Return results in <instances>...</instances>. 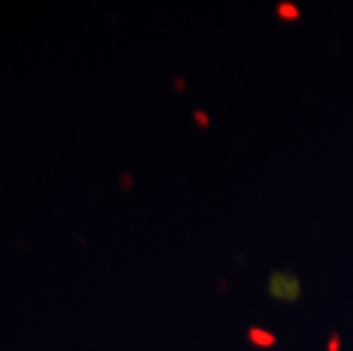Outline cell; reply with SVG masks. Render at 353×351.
Instances as JSON below:
<instances>
[{
  "mask_svg": "<svg viewBox=\"0 0 353 351\" xmlns=\"http://www.w3.org/2000/svg\"><path fill=\"white\" fill-rule=\"evenodd\" d=\"M328 351H340V338H337V335H333V340H330Z\"/></svg>",
  "mask_w": 353,
  "mask_h": 351,
  "instance_id": "277c9868",
  "label": "cell"
},
{
  "mask_svg": "<svg viewBox=\"0 0 353 351\" xmlns=\"http://www.w3.org/2000/svg\"><path fill=\"white\" fill-rule=\"evenodd\" d=\"M246 338H249V342H253L255 347H262V349H269L276 345V335L265 331V328H255L251 326L249 331H246Z\"/></svg>",
  "mask_w": 353,
  "mask_h": 351,
  "instance_id": "7a4b0ae2",
  "label": "cell"
},
{
  "mask_svg": "<svg viewBox=\"0 0 353 351\" xmlns=\"http://www.w3.org/2000/svg\"><path fill=\"white\" fill-rule=\"evenodd\" d=\"M267 292L276 301L294 303L301 297V281L288 270H274L267 279Z\"/></svg>",
  "mask_w": 353,
  "mask_h": 351,
  "instance_id": "6da1fadb",
  "label": "cell"
},
{
  "mask_svg": "<svg viewBox=\"0 0 353 351\" xmlns=\"http://www.w3.org/2000/svg\"><path fill=\"white\" fill-rule=\"evenodd\" d=\"M278 17H281L283 21H296L299 17H301V12H299L296 5L281 3V5H278Z\"/></svg>",
  "mask_w": 353,
  "mask_h": 351,
  "instance_id": "3957f363",
  "label": "cell"
},
{
  "mask_svg": "<svg viewBox=\"0 0 353 351\" xmlns=\"http://www.w3.org/2000/svg\"><path fill=\"white\" fill-rule=\"evenodd\" d=\"M196 117H199V121H201L203 126H208V123H210V119H208V117H203L201 112H196Z\"/></svg>",
  "mask_w": 353,
  "mask_h": 351,
  "instance_id": "5b68a950",
  "label": "cell"
}]
</instances>
